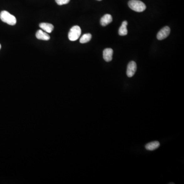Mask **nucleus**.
Masks as SVG:
<instances>
[{
	"label": "nucleus",
	"mask_w": 184,
	"mask_h": 184,
	"mask_svg": "<svg viewBox=\"0 0 184 184\" xmlns=\"http://www.w3.org/2000/svg\"><path fill=\"white\" fill-rule=\"evenodd\" d=\"M129 6L134 11L141 13L146 8L145 4L139 0H130L128 3Z\"/></svg>",
	"instance_id": "nucleus-1"
},
{
	"label": "nucleus",
	"mask_w": 184,
	"mask_h": 184,
	"mask_svg": "<svg viewBox=\"0 0 184 184\" xmlns=\"http://www.w3.org/2000/svg\"><path fill=\"white\" fill-rule=\"evenodd\" d=\"M113 21L112 15L109 14H105L100 19V24L103 26H106L110 24Z\"/></svg>",
	"instance_id": "nucleus-8"
},
{
	"label": "nucleus",
	"mask_w": 184,
	"mask_h": 184,
	"mask_svg": "<svg viewBox=\"0 0 184 184\" xmlns=\"http://www.w3.org/2000/svg\"><path fill=\"white\" fill-rule=\"evenodd\" d=\"M92 39V35L90 33H86L82 36L80 39V43L85 44L90 42Z\"/></svg>",
	"instance_id": "nucleus-12"
},
{
	"label": "nucleus",
	"mask_w": 184,
	"mask_h": 184,
	"mask_svg": "<svg viewBox=\"0 0 184 184\" xmlns=\"http://www.w3.org/2000/svg\"><path fill=\"white\" fill-rule=\"evenodd\" d=\"M97 1H101L102 0H97Z\"/></svg>",
	"instance_id": "nucleus-15"
},
{
	"label": "nucleus",
	"mask_w": 184,
	"mask_h": 184,
	"mask_svg": "<svg viewBox=\"0 0 184 184\" xmlns=\"http://www.w3.org/2000/svg\"><path fill=\"white\" fill-rule=\"evenodd\" d=\"M160 144L159 142L153 141L145 145V148L148 150H154L159 147Z\"/></svg>",
	"instance_id": "nucleus-11"
},
{
	"label": "nucleus",
	"mask_w": 184,
	"mask_h": 184,
	"mask_svg": "<svg viewBox=\"0 0 184 184\" xmlns=\"http://www.w3.org/2000/svg\"><path fill=\"white\" fill-rule=\"evenodd\" d=\"M39 27L42 30L45 31L47 33H51L53 30L54 29V26L52 24L50 23H42L39 24Z\"/></svg>",
	"instance_id": "nucleus-9"
},
{
	"label": "nucleus",
	"mask_w": 184,
	"mask_h": 184,
	"mask_svg": "<svg viewBox=\"0 0 184 184\" xmlns=\"http://www.w3.org/2000/svg\"><path fill=\"white\" fill-rule=\"evenodd\" d=\"M70 0H55L56 3L58 5H63L67 4L69 3Z\"/></svg>",
	"instance_id": "nucleus-13"
},
{
	"label": "nucleus",
	"mask_w": 184,
	"mask_h": 184,
	"mask_svg": "<svg viewBox=\"0 0 184 184\" xmlns=\"http://www.w3.org/2000/svg\"><path fill=\"white\" fill-rule=\"evenodd\" d=\"M36 37L37 39L40 40H48L50 39V36L47 33V32H45L42 30H39L36 32Z\"/></svg>",
	"instance_id": "nucleus-7"
},
{
	"label": "nucleus",
	"mask_w": 184,
	"mask_h": 184,
	"mask_svg": "<svg viewBox=\"0 0 184 184\" xmlns=\"http://www.w3.org/2000/svg\"><path fill=\"white\" fill-rule=\"evenodd\" d=\"M81 33V30L80 27L78 26H74L73 27L68 34V38L71 41H75L77 40L80 37Z\"/></svg>",
	"instance_id": "nucleus-3"
},
{
	"label": "nucleus",
	"mask_w": 184,
	"mask_h": 184,
	"mask_svg": "<svg viewBox=\"0 0 184 184\" xmlns=\"http://www.w3.org/2000/svg\"><path fill=\"white\" fill-rule=\"evenodd\" d=\"M1 45L0 44V49H1Z\"/></svg>",
	"instance_id": "nucleus-14"
},
{
	"label": "nucleus",
	"mask_w": 184,
	"mask_h": 184,
	"mask_svg": "<svg viewBox=\"0 0 184 184\" xmlns=\"http://www.w3.org/2000/svg\"><path fill=\"white\" fill-rule=\"evenodd\" d=\"M128 23L126 21H123L122 25L119 29V34L121 36H125L128 34V29H127V26Z\"/></svg>",
	"instance_id": "nucleus-10"
},
{
	"label": "nucleus",
	"mask_w": 184,
	"mask_h": 184,
	"mask_svg": "<svg viewBox=\"0 0 184 184\" xmlns=\"http://www.w3.org/2000/svg\"><path fill=\"white\" fill-rule=\"evenodd\" d=\"M137 70V64L134 61H130L128 64L126 74L129 77H132L136 73Z\"/></svg>",
	"instance_id": "nucleus-5"
},
{
	"label": "nucleus",
	"mask_w": 184,
	"mask_h": 184,
	"mask_svg": "<svg viewBox=\"0 0 184 184\" xmlns=\"http://www.w3.org/2000/svg\"><path fill=\"white\" fill-rule=\"evenodd\" d=\"M170 32V29L169 27H164L162 28L157 34V39L159 40H163L167 38Z\"/></svg>",
	"instance_id": "nucleus-4"
},
{
	"label": "nucleus",
	"mask_w": 184,
	"mask_h": 184,
	"mask_svg": "<svg viewBox=\"0 0 184 184\" xmlns=\"http://www.w3.org/2000/svg\"><path fill=\"white\" fill-rule=\"evenodd\" d=\"M0 18L3 22L11 26L15 25L17 23V19L15 17L10 14L7 11H2L0 13Z\"/></svg>",
	"instance_id": "nucleus-2"
},
{
	"label": "nucleus",
	"mask_w": 184,
	"mask_h": 184,
	"mask_svg": "<svg viewBox=\"0 0 184 184\" xmlns=\"http://www.w3.org/2000/svg\"><path fill=\"white\" fill-rule=\"evenodd\" d=\"M113 50L112 49L107 48L104 49L103 52V59L107 62H109L112 60Z\"/></svg>",
	"instance_id": "nucleus-6"
}]
</instances>
